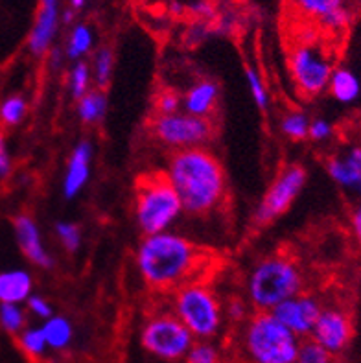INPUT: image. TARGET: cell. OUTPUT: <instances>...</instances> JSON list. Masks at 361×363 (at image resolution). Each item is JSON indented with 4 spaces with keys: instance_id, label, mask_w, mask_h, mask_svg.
<instances>
[{
    "instance_id": "9a60e30c",
    "label": "cell",
    "mask_w": 361,
    "mask_h": 363,
    "mask_svg": "<svg viewBox=\"0 0 361 363\" xmlns=\"http://www.w3.org/2000/svg\"><path fill=\"white\" fill-rule=\"evenodd\" d=\"M13 230L18 247L33 266L41 267V269H50L54 266V258L48 253V249L45 247V242H43L41 229L30 214L15 216Z\"/></svg>"
},
{
    "instance_id": "3957f363",
    "label": "cell",
    "mask_w": 361,
    "mask_h": 363,
    "mask_svg": "<svg viewBox=\"0 0 361 363\" xmlns=\"http://www.w3.org/2000/svg\"><path fill=\"white\" fill-rule=\"evenodd\" d=\"M304 290V275L299 262L286 253L260 258L247 275V303L256 312H271L282 301Z\"/></svg>"
},
{
    "instance_id": "8d00e7d4",
    "label": "cell",
    "mask_w": 361,
    "mask_h": 363,
    "mask_svg": "<svg viewBox=\"0 0 361 363\" xmlns=\"http://www.w3.org/2000/svg\"><path fill=\"white\" fill-rule=\"evenodd\" d=\"M26 306H28V312L33 313L35 318L43 319V321H46V319H50L52 315H54V308H52V304L48 303L45 297H41V295L33 294L32 297L26 301Z\"/></svg>"
},
{
    "instance_id": "277c9868",
    "label": "cell",
    "mask_w": 361,
    "mask_h": 363,
    "mask_svg": "<svg viewBox=\"0 0 361 363\" xmlns=\"http://www.w3.org/2000/svg\"><path fill=\"white\" fill-rule=\"evenodd\" d=\"M183 212V203L165 172H148L138 177L135 184V221L142 235L172 230Z\"/></svg>"
},
{
    "instance_id": "5bb4252c",
    "label": "cell",
    "mask_w": 361,
    "mask_h": 363,
    "mask_svg": "<svg viewBox=\"0 0 361 363\" xmlns=\"http://www.w3.org/2000/svg\"><path fill=\"white\" fill-rule=\"evenodd\" d=\"M61 0H39L35 21L28 37V50L35 57H43L52 50L61 23Z\"/></svg>"
},
{
    "instance_id": "2e32d148",
    "label": "cell",
    "mask_w": 361,
    "mask_h": 363,
    "mask_svg": "<svg viewBox=\"0 0 361 363\" xmlns=\"http://www.w3.org/2000/svg\"><path fill=\"white\" fill-rule=\"evenodd\" d=\"M326 172L339 189L361 199V146H350L330 157Z\"/></svg>"
},
{
    "instance_id": "30bf717a",
    "label": "cell",
    "mask_w": 361,
    "mask_h": 363,
    "mask_svg": "<svg viewBox=\"0 0 361 363\" xmlns=\"http://www.w3.org/2000/svg\"><path fill=\"white\" fill-rule=\"evenodd\" d=\"M308 181L306 168L302 164H288L277 174L273 183L267 186L264 198L260 199L255 211V221L258 227L270 225L274 220L288 212L293 201L301 196L302 189Z\"/></svg>"
},
{
    "instance_id": "f546056e",
    "label": "cell",
    "mask_w": 361,
    "mask_h": 363,
    "mask_svg": "<svg viewBox=\"0 0 361 363\" xmlns=\"http://www.w3.org/2000/svg\"><path fill=\"white\" fill-rule=\"evenodd\" d=\"M295 363H335V356L330 354L328 350L323 349L311 337H306L301 341Z\"/></svg>"
},
{
    "instance_id": "7a4b0ae2",
    "label": "cell",
    "mask_w": 361,
    "mask_h": 363,
    "mask_svg": "<svg viewBox=\"0 0 361 363\" xmlns=\"http://www.w3.org/2000/svg\"><path fill=\"white\" fill-rule=\"evenodd\" d=\"M205 260L206 257L192 240L174 230L144 236L135 255L140 279L159 294H170L184 282L196 281Z\"/></svg>"
},
{
    "instance_id": "836d02e7",
    "label": "cell",
    "mask_w": 361,
    "mask_h": 363,
    "mask_svg": "<svg viewBox=\"0 0 361 363\" xmlns=\"http://www.w3.org/2000/svg\"><path fill=\"white\" fill-rule=\"evenodd\" d=\"M157 115H175L181 111V94L174 89H162L155 98Z\"/></svg>"
},
{
    "instance_id": "60d3db41",
    "label": "cell",
    "mask_w": 361,
    "mask_h": 363,
    "mask_svg": "<svg viewBox=\"0 0 361 363\" xmlns=\"http://www.w3.org/2000/svg\"><path fill=\"white\" fill-rule=\"evenodd\" d=\"M63 23L65 24H72L74 23V18H76V11H74V9H65L63 11Z\"/></svg>"
},
{
    "instance_id": "8fae6325",
    "label": "cell",
    "mask_w": 361,
    "mask_h": 363,
    "mask_svg": "<svg viewBox=\"0 0 361 363\" xmlns=\"http://www.w3.org/2000/svg\"><path fill=\"white\" fill-rule=\"evenodd\" d=\"M352 336L354 327L350 313L341 306H323L310 337L328 350L330 354L338 356L347 350Z\"/></svg>"
},
{
    "instance_id": "ffe728a7",
    "label": "cell",
    "mask_w": 361,
    "mask_h": 363,
    "mask_svg": "<svg viewBox=\"0 0 361 363\" xmlns=\"http://www.w3.org/2000/svg\"><path fill=\"white\" fill-rule=\"evenodd\" d=\"M330 96L339 104H354L361 96V82L356 74L347 67H335L330 76L328 89Z\"/></svg>"
},
{
    "instance_id": "8992f818",
    "label": "cell",
    "mask_w": 361,
    "mask_h": 363,
    "mask_svg": "<svg viewBox=\"0 0 361 363\" xmlns=\"http://www.w3.org/2000/svg\"><path fill=\"white\" fill-rule=\"evenodd\" d=\"M170 310L192 332L196 340L211 341L218 336L223 325V306L220 297L211 286L199 279L184 282L172 291Z\"/></svg>"
},
{
    "instance_id": "ab89813d",
    "label": "cell",
    "mask_w": 361,
    "mask_h": 363,
    "mask_svg": "<svg viewBox=\"0 0 361 363\" xmlns=\"http://www.w3.org/2000/svg\"><path fill=\"white\" fill-rule=\"evenodd\" d=\"M63 55H65V50H61V48H54V46H52V50L48 52V61H50V65L54 67V69H57V67L63 65Z\"/></svg>"
},
{
    "instance_id": "ba28073f",
    "label": "cell",
    "mask_w": 361,
    "mask_h": 363,
    "mask_svg": "<svg viewBox=\"0 0 361 363\" xmlns=\"http://www.w3.org/2000/svg\"><path fill=\"white\" fill-rule=\"evenodd\" d=\"M151 135L157 143L172 152L206 147L216 133V124L212 118L187 115L179 111L175 115H155L151 118Z\"/></svg>"
},
{
    "instance_id": "d6986e66",
    "label": "cell",
    "mask_w": 361,
    "mask_h": 363,
    "mask_svg": "<svg viewBox=\"0 0 361 363\" xmlns=\"http://www.w3.org/2000/svg\"><path fill=\"white\" fill-rule=\"evenodd\" d=\"M32 295V273L23 267L0 272V304H24Z\"/></svg>"
},
{
    "instance_id": "52a82bcc",
    "label": "cell",
    "mask_w": 361,
    "mask_h": 363,
    "mask_svg": "<svg viewBox=\"0 0 361 363\" xmlns=\"http://www.w3.org/2000/svg\"><path fill=\"white\" fill-rule=\"evenodd\" d=\"M142 347L160 362H183L196 343L192 332L174 315L172 310L151 313L140 332Z\"/></svg>"
},
{
    "instance_id": "ac0fdd59",
    "label": "cell",
    "mask_w": 361,
    "mask_h": 363,
    "mask_svg": "<svg viewBox=\"0 0 361 363\" xmlns=\"http://www.w3.org/2000/svg\"><path fill=\"white\" fill-rule=\"evenodd\" d=\"M220 101V85L211 78H201L194 82L181 94V111L187 115L211 118L218 109Z\"/></svg>"
},
{
    "instance_id": "cb8c5ba5",
    "label": "cell",
    "mask_w": 361,
    "mask_h": 363,
    "mask_svg": "<svg viewBox=\"0 0 361 363\" xmlns=\"http://www.w3.org/2000/svg\"><path fill=\"white\" fill-rule=\"evenodd\" d=\"M92 83L96 85V89L106 91L111 85L113 79V72H115V54L107 46H101L92 55Z\"/></svg>"
},
{
    "instance_id": "7402d4cb",
    "label": "cell",
    "mask_w": 361,
    "mask_h": 363,
    "mask_svg": "<svg viewBox=\"0 0 361 363\" xmlns=\"http://www.w3.org/2000/svg\"><path fill=\"white\" fill-rule=\"evenodd\" d=\"M94 46V32L89 24H74L65 45V57L70 61H83V57L91 54Z\"/></svg>"
},
{
    "instance_id": "4dcf8cb0",
    "label": "cell",
    "mask_w": 361,
    "mask_h": 363,
    "mask_svg": "<svg viewBox=\"0 0 361 363\" xmlns=\"http://www.w3.org/2000/svg\"><path fill=\"white\" fill-rule=\"evenodd\" d=\"M55 236L69 253H76L82 247V227L74 221H57L55 223Z\"/></svg>"
},
{
    "instance_id": "b9f144b4",
    "label": "cell",
    "mask_w": 361,
    "mask_h": 363,
    "mask_svg": "<svg viewBox=\"0 0 361 363\" xmlns=\"http://www.w3.org/2000/svg\"><path fill=\"white\" fill-rule=\"evenodd\" d=\"M85 4H87V0H70V9L79 11V9L85 8Z\"/></svg>"
},
{
    "instance_id": "484cf974",
    "label": "cell",
    "mask_w": 361,
    "mask_h": 363,
    "mask_svg": "<svg viewBox=\"0 0 361 363\" xmlns=\"http://www.w3.org/2000/svg\"><path fill=\"white\" fill-rule=\"evenodd\" d=\"M28 101L21 94H11L0 101V124L15 128L26 118Z\"/></svg>"
},
{
    "instance_id": "4316f807",
    "label": "cell",
    "mask_w": 361,
    "mask_h": 363,
    "mask_svg": "<svg viewBox=\"0 0 361 363\" xmlns=\"http://www.w3.org/2000/svg\"><path fill=\"white\" fill-rule=\"evenodd\" d=\"M18 347L23 349L26 356L32 359H41L43 356L48 352V345H46L45 334H43L41 327H26L21 334H18Z\"/></svg>"
},
{
    "instance_id": "83f0119b",
    "label": "cell",
    "mask_w": 361,
    "mask_h": 363,
    "mask_svg": "<svg viewBox=\"0 0 361 363\" xmlns=\"http://www.w3.org/2000/svg\"><path fill=\"white\" fill-rule=\"evenodd\" d=\"M92 70L87 61H76L69 72V91L74 100H79L91 91Z\"/></svg>"
},
{
    "instance_id": "4fadbf2b",
    "label": "cell",
    "mask_w": 361,
    "mask_h": 363,
    "mask_svg": "<svg viewBox=\"0 0 361 363\" xmlns=\"http://www.w3.org/2000/svg\"><path fill=\"white\" fill-rule=\"evenodd\" d=\"M291 2L299 13L332 33L343 32L352 23L354 11L350 0H291Z\"/></svg>"
},
{
    "instance_id": "d4e9b609",
    "label": "cell",
    "mask_w": 361,
    "mask_h": 363,
    "mask_svg": "<svg viewBox=\"0 0 361 363\" xmlns=\"http://www.w3.org/2000/svg\"><path fill=\"white\" fill-rule=\"evenodd\" d=\"M310 122L306 113L302 111H289L280 120V131L286 138L293 140V143H299V140H304L308 138V131H310Z\"/></svg>"
},
{
    "instance_id": "f35d334b",
    "label": "cell",
    "mask_w": 361,
    "mask_h": 363,
    "mask_svg": "<svg viewBox=\"0 0 361 363\" xmlns=\"http://www.w3.org/2000/svg\"><path fill=\"white\" fill-rule=\"evenodd\" d=\"M350 230H352L356 244L361 247V199L350 211Z\"/></svg>"
},
{
    "instance_id": "603a6c76",
    "label": "cell",
    "mask_w": 361,
    "mask_h": 363,
    "mask_svg": "<svg viewBox=\"0 0 361 363\" xmlns=\"http://www.w3.org/2000/svg\"><path fill=\"white\" fill-rule=\"evenodd\" d=\"M109 107L106 91L91 89V91L78 100V116L83 124H98L104 120Z\"/></svg>"
},
{
    "instance_id": "f1b7e54d",
    "label": "cell",
    "mask_w": 361,
    "mask_h": 363,
    "mask_svg": "<svg viewBox=\"0 0 361 363\" xmlns=\"http://www.w3.org/2000/svg\"><path fill=\"white\" fill-rule=\"evenodd\" d=\"M0 325L9 334H21L26 328L23 304H0Z\"/></svg>"
},
{
    "instance_id": "7c38bea8",
    "label": "cell",
    "mask_w": 361,
    "mask_h": 363,
    "mask_svg": "<svg viewBox=\"0 0 361 363\" xmlns=\"http://www.w3.org/2000/svg\"><path fill=\"white\" fill-rule=\"evenodd\" d=\"M321 310H323V306H321L317 297L310 294H299L295 297L282 301L279 306L271 310V313L282 323L284 327L289 328L295 336L306 340L311 336V330L316 327Z\"/></svg>"
},
{
    "instance_id": "44dd1931",
    "label": "cell",
    "mask_w": 361,
    "mask_h": 363,
    "mask_svg": "<svg viewBox=\"0 0 361 363\" xmlns=\"http://www.w3.org/2000/svg\"><path fill=\"white\" fill-rule=\"evenodd\" d=\"M43 334H45L46 345L50 350H65L72 343L74 327L69 318L65 315H52L50 319L43 321Z\"/></svg>"
},
{
    "instance_id": "5b68a950",
    "label": "cell",
    "mask_w": 361,
    "mask_h": 363,
    "mask_svg": "<svg viewBox=\"0 0 361 363\" xmlns=\"http://www.w3.org/2000/svg\"><path fill=\"white\" fill-rule=\"evenodd\" d=\"M301 341L271 312H256L242 332L243 352L251 363H295Z\"/></svg>"
},
{
    "instance_id": "9c48e42d",
    "label": "cell",
    "mask_w": 361,
    "mask_h": 363,
    "mask_svg": "<svg viewBox=\"0 0 361 363\" xmlns=\"http://www.w3.org/2000/svg\"><path fill=\"white\" fill-rule=\"evenodd\" d=\"M334 61L328 52L316 43H299L289 54V72L302 96L317 98L328 89L330 76L334 72Z\"/></svg>"
},
{
    "instance_id": "e0dca14e",
    "label": "cell",
    "mask_w": 361,
    "mask_h": 363,
    "mask_svg": "<svg viewBox=\"0 0 361 363\" xmlns=\"http://www.w3.org/2000/svg\"><path fill=\"white\" fill-rule=\"evenodd\" d=\"M92 157H94V146L87 138H83L74 146L63 175V196L67 199H74L87 186L91 179Z\"/></svg>"
},
{
    "instance_id": "e575fe53",
    "label": "cell",
    "mask_w": 361,
    "mask_h": 363,
    "mask_svg": "<svg viewBox=\"0 0 361 363\" xmlns=\"http://www.w3.org/2000/svg\"><path fill=\"white\" fill-rule=\"evenodd\" d=\"M249 306H251V304L247 303L245 299L234 297V299L227 301V304H225V308H223L225 318L231 319V321L234 323L247 321V319H249Z\"/></svg>"
},
{
    "instance_id": "d590c367",
    "label": "cell",
    "mask_w": 361,
    "mask_h": 363,
    "mask_svg": "<svg viewBox=\"0 0 361 363\" xmlns=\"http://www.w3.org/2000/svg\"><path fill=\"white\" fill-rule=\"evenodd\" d=\"M334 135V125L330 124L325 118H313L310 122V131H308V138L316 140V143H326Z\"/></svg>"
},
{
    "instance_id": "74e56055",
    "label": "cell",
    "mask_w": 361,
    "mask_h": 363,
    "mask_svg": "<svg viewBox=\"0 0 361 363\" xmlns=\"http://www.w3.org/2000/svg\"><path fill=\"white\" fill-rule=\"evenodd\" d=\"M11 172V155H9L6 137L0 133V179H6Z\"/></svg>"
},
{
    "instance_id": "6da1fadb",
    "label": "cell",
    "mask_w": 361,
    "mask_h": 363,
    "mask_svg": "<svg viewBox=\"0 0 361 363\" xmlns=\"http://www.w3.org/2000/svg\"><path fill=\"white\" fill-rule=\"evenodd\" d=\"M162 172L192 216L211 214L227 199V174L209 147L172 152Z\"/></svg>"
},
{
    "instance_id": "1f68e13d",
    "label": "cell",
    "mask_w": 361,
    "mask_h": 363,
    "mask_svg": "<svg viewBox=\"0 0 361 363\" xmlns=\"http://www.w3.org/2000/svg\"><path fill=\"white\" fill-rule=\"evenodd\" d=\"M245 79L247 87L251 91V96L260 111H267L270 107V92L265 89V83L262 79L260 72L255 67H245Z\"/></svg>"
},
{
    "instance_id": "d6a6232c",
    "label": "cell",
    "mask_w": 361,
    "mask_h": 363,
    "mask_svg": "<svg viewBox=\"0 0 361 363\" xmlns=\"http://www.w3.org/2000/svg\"><path fill=\"white\" fill-rule=\"evenodd\" d=\"M184 363H221V356L218 347L212 341L196 340L192 349L184 356Z\"/></svg>"
}]
</instances>
